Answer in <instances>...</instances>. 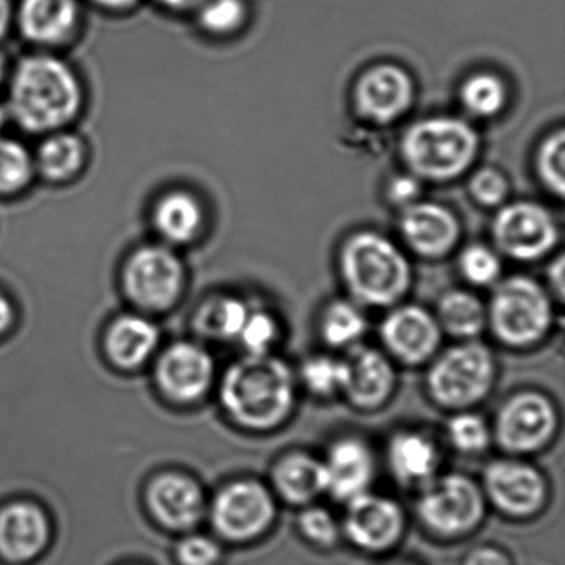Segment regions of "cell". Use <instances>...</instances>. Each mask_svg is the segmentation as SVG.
I'll return each instance as SVG.
<instances>
[{"label":"cell","instance_id":"44dd1931","mask_svg":"<svg viewBox=\"0 0 565 565\" xmlns=\"http://www.w3.org/2000/svg\"><path fill=\"white\" fill-rule=\"evenodd\" d=\"M148 498L154 515L173 529L193 527L201 521L206 508L200 486L177 472L154 479Z\"/></svg>","mask_w":565,"mask_h":565},{"label":"cell","instance_id":"8992f818","mask_svg":"<svg viewBox=\"0 0 565 565\" xmlns=\"http://www.w3.org/2000/svg\"><path fill=\"white\" fill-rule=\"evenodd\" d=\"M494 375L491 350L476 340H465L435 360L426 376V385L438 405L466 409L488 395Z\"/></svg>","mask_w":565,"mask_h":565},{"label":"cell","instance_id":"d6986e66","mask_svg":"<svg viewBox=\"0 0 565 565\" xmlns=\"http://www.w3.org/2000/svg\"><path fill=\"white\" fill-rule=\"evenodd\" d=\"M327 492L337 501L350 499L369 491L375 478V458L369 445L359 438H342L330 446L323 459Z\"/></svg>","mask_w":565,"mask_h":565},{"label":"cell","instance_id":"8fae6325","mask_svg":"<svg viewBox=\"0 0 565 565\" xmlns=\"http://www.w3.org/2000/svg\"><path fill=\"white\" fill-rule=\"evenodd\" d=\"M557 426V413L547 396L521 392L499 409L494 438L504 451L527 455L551 441Z\"/></svg>","mask_w":565,"mask_h":565},{"label":"cell","instance_id":"3957f363","mask_svg":"<svg viewBox=\"0 0 565 565\" xmlns=\"http://www.w3.org/2000/svg\"><path fill=\"white\" fill-rule=\"evenodd\" d=\"M340 277L355 303L392 307L412 287V266L395 243L375 231L347 237L339 253Z\"/></svg>","mask_w":565,"mask_h":565},{"label":"cell","instance_id":"9c48e42d","mask_svg":"<svg viewBox=\"0 0 565 565\" xmlns=\"http://www.w3.org/2000/svg\"><path fill=\"white\" fill-rule=\"evenodd\" d=\"M491 236L499 253L521 263H534L555 249L561 231L547 207L532 201H515L498 211Z\"/></svg>","mask_w":565,"mask_h":565},{"label":"cell","instance_id":"c3c4849f","mask_svg":"<svg viewBox=\"0 0 565 565\" xmlns=\"http://www.w3.org/2000/svg\"><path fill=\"white\" fill-rule=\"evenodd\" d=\"M94 2L108 11H127L134 8L138 0H94Z\"/></svg>","mask_w":565,"mask_h":565},{"label":"cell","instance_id":"ee69618b","mask_svg":"<svg viewBox=\"0 0 565 565\" xmlns=\"http://www.w3.org/2000/svg\"><path fill=\"white\" fill-rule=\"evenodd\" d=\"M548 279H551L552 287L557 290L558 296H564V287H565V267H564V257L558 256L557 260L552 264L551 269H548Z\"/></svg>","mask_w":565,"mask_h":565},{"label":"cell","instance_id":"4dcf8cb0","mask_svg":"<svg viewBox=\"0 0 565 565\" xmlns=\"http://www.w3.org/2000/svg\"><path fill=\"white\" fill-rule=\"evenodd\" d=\"M366 327L369 322L365 313L355 302H349V300H335L329 303L320 320L323 340L335 349L355 345L366 332Z\"/></svg>","mask_w":565,"mask_h":565},{"label":"cell","instance_id":"d4e9b609","mask_svg":"<svg viewBox=\"0 0 565 565\" xmlns=\"http://www.w3.org/2000/svg\"><path fill=\"white\" fill-rule=\"evenodd\" d=\"M160 332L157 326L141 316H121L107 332L110 359L124 369H135L147 362L157 349Z\"/></svg>","mask_w":565,"mask_h":565},{"label":"cell","instance_id":"d590c367","mask_svg":"<svg viewBox=\"0 0 565 565\" xmlns=\"http://www.w3.org/2000/svg\"><path fill=\"white\" fill-rule=\"evenodd\" d=\"M459 273L472 286H491L501 276V257L484 244H471L462 249L458 260Z\"/></svg>","mask_w":565,"mask_h":565},{"label":"cell","instance_id":"836d02e7","mask_svg":"<svg viewBox=\"0 0 565 565\" xmlns=\"http://www.w3.org/2000/svg\"><path fill=\"white\" fill-rule=\"evenodd\" d=\"M535 173L542 186L557 198L565 191V134L562 128L542 140L535 153Z\"/></svg>","mask_w":565,"mask_h":565},{"label":"cell","instance_id":"30bf717a","mask_svg":"<svg viewBox=\"0 0 565 565\" xmlns=\"http://www.w3.org/2000/svg\"><path fill=\"white\" fill-rule=\"evenodd\" d=\"M276 519V502L266 486L253 479L224 486L213 504L211 521L221 537L249 542L263 535Z\"/></svg>","mask_w":565,"mask_h":565},{"label":"cell","instance_id":"5bb4252c","mask_svg":"<svg viewBox=\"0 0 565 565\" xmlns=\"http://www.w3.org/2000/svg\"><path fill=\"white\" fill-rule=\"evenodd\" d=\"M405 515L398 502L363 492L347 502L343 531L355 547L372 554L388 551L402 537Z\"/></svg>","mask_w":565,"mask_h":565},{"label":"cell","instance_id":"b9f144b4","mask_svg":"<svg viewBox=\"0 0 565 565\" xmlns=\"http://www.w3.org/2000/svg\"><path fill=\"white\" fill-rule=\"evenodd\" d=\"M422 183L423 181L413 177L412 173L398 174V177L390 180L388 186H386V196H388V201L393 206H398L399 210H403V207L418 203L423 193Z\"/></svg>","mask_w":565,"mask_h":565},{"label":"cell","instance_id":"cb8c5ba5","mask_svg":"<svg viewBox=\"0 0 565 565\" xmlns=\"http://www.w3.org/2000/svg\"><path fill=\"white\" fill-rule=\"evenodd\" d=\"M274 488L290 504L306 505L327 492L326 466L313 456L296 452L277 462Z\"/></svg>","mask_w":565,"mask_h":565},{"label":"cell","instance_id":"e575fe53","mask_svg":"<svg viewBox=\"0 0 565 565\" xmlns=\"http://www.w3.org/2000/svg\"><path fill=\"white\" fill-rule=\"evenodd\" d=\"M446 438L456 451L462 455H481L489 448L492 433L488 423L471 412H461L449 419Z\"/></svg>","mask_w":565,"mask_h":565},{"label":"cell","instance_id":"bcb514c9","mask_svg":"<svg viewBox=\"0 0 565 565\" xmlns=\"http://www.w3.org/2000/svg\"><path fill=\"white\" fill-rule=\"evenodd\" d=\"M12 319H14V310L11 302L4 294H0V333H4L11 327Z\"/></svg>","mask_w":565,"mask_h":565},{"label":"cell","instance_id":"5b68a950","mask_svg":"<svg viewBox=\"0 0 565 565\" xmlns=\"http://www.w3.org/2000/svg\"><path fill=\"white\" fill-rule=\"evenodd\" d=\"M486 319L492 335L504 345H535L554 322L551 294L531 277H508L495 286L486 303Z\"/></svg>","mask_w":565,"mask_h":565},{"label":"cell","instance_id":"6da1fadb","mask_svg":"<svg viewBox=\"0 0 565 565\" xmlns=\"http://www.w3.org/2000/svg\"><path fill=\"white\" fill-rule=\"evenodd\" d=\"M82 102L81 82L64 61L31 55L12 75L8 115L28 134H55L77 118Z\"/></svg>","mask_w":565,"mask_h":565},{"label":"cell","instance_id":"7dc6e473","mask_svg":"<svg viewBox=\"0 0 565 565\" xmlns=\"http://www.w3.org/2000/svg\"><path fill=\"white\" fill-rule=\"evenodd\" d=\"M12 22L11 0H0V41L8 35Z\"/></svg>","mask_w":565,"mask_h":565},{"label":"cell","instance_id":"d6a6232c","mask_svg":"<svg viewBox=\"0 0 565 565\" xmlns=\"http://www.w3.org/2000/svg\"><path fill=\"white\" fill-rule=\"evenodd\" d=\"M196 12L198 24L204 32L226 38L246 25L249 6L246 0H204Z\"/></svg>","mask_w":565,"mask_h":565},{"label":"cell","instance_id":"681fc988","mask_svg":"<svg viewBox=\"0 0 565 565\" xmlns=\"http://www.w3.org/2000/svg\"><path fill=\"white\" fill-rule=\"evenodd\" d=\"M8 61H6L4 54L0 52V85L4 84L6 75H8Z\"/></svg>","mask_w":565,"mask_h":565},{"label":"cell","instance_id":"ba28073f","mask_svg":"<svg viewBox=\"0 0 565 565\" xmlns=\"http://www.w3.org/2000/svg\"><path fill=\"white\" fill-rule=\"evenodd\" d=\"M184 266L177 253L164 246L135 250L124 266L125 296L138 309L164 312L180 300L184 289Z\"/></svg>","mask_w":565,"mask_h":565},{"label":"cell","instance_id":"f6af8a7d","mask_svg":"<svg viewBox=\"0 0 565 565\" xmlns=\"http://www.w3.org/2000/svg\"><path fill=\"white\" fill-rule=\"evenodd\" d=\"M158 2L164 8L171 9V11L191 12L198 11L204 0H158Z\"/></svg>","mask_w":565,"mask_h":565},{"label":"cell","instance_id":"603a6c76","mask_svg":"<svg viewBox=\"0 0 565 565\" xmlns=\"http://www.w3.org/2000/svg\"><path fill=\"white\" fill-rule=\"evenodd\" d=\"M47 541V518L38 505L14 502L0 511V552L9 561H31Z\"/></svg>","mask_w":565,"mask_h":565},{"label":"cell","instance_id":"7c38bea8","mask_svg":"<svg viewBox=\"0 0 565 565\" xmlns=\"http://www.w3.org/2000/svg\"><path fill=\"white\" fill-rule=\"evenodd\" d=\"M415 94V82L405 68L379 64L356 78L353 105L363 120L385 127L398 121L413 107Z\"/></svg>","mask_w":565,"mask_h":565},{"label":"cell","instance_id":"f1b7e54d","mask_svg":"<svg viewBox=\"0 0 565 565\" xmlns=\"http://www.w3.org/2000/svg\"><path fill=\"white\" fill-rule=\"evenodd\" d=\"M247 316H249V307L237 297H214L198 309L194 316V329L207 339L221 340V342L237 340Z\"/></svg>","mask_w":565,"mask_h":565},{"label":"cell","instance_id":"ffe728a7","mask_svg":"<svg viewBox=\"0 0 565 565\" xmlns=\"http://www.w3.org/2000/svg\"><path fill=\"white\" fill-rule=\"evenodd\" d=\"M77 0H21L18 22L22 38L41 47L67 44L77 31Z\"/></svg>","mask_w":565,"mask_h":565},{"label":"cell","instance_id":"277c9868","mask_svg":"<svg viewBox=\"0 0 565 565\" xmlns=\"http://www.w3.org/2000/svg\"><path fill=\"white\" fill-rule=\"evenodd\" d=\"M478 131L456 117L416 121L399 143L403 163L419 181L448 183L462 177L478 158Z\"/></svg>","mask_w":565,"mask_h":565},{"label":"cell","instance_id":"60d3db41","mask_svg":"<svg viewBox=\"0 0 565 565\" xmlns=\"http://www.w3.org/2000/svg\"><path fill=\"white\" fill-rule=\"evenodd\" d=\"M220 557V545L206 535H190L178 547V558L183 565H214Z\"/></svg>","mask_w":565,"mask_h":565},{"label":"cell","instance_id":"2e32d148","mask_svg":"<svg viewBox=\"0 0 565 565\" xmlns=\"http://www.w3.org/2000/svg\"><path fill=\"white\" fill-rule=\"evenodd\" d=\"M380 337L390 355L408 365H418L435 355L443 332L433 313L409 303L396 307L383 319Z\"/></svg>","mask_w":565,"mask_h":565},{"label":"cell","instance_id":"8d00e7d4","mask_svg":"<svg viewBox=\"0 0 565 565\" xmlns=\"http://www.w3.org/2000/svg\"><path fill=\"white\" fill-rule=\"evenodd\" d=\"M300 380L313 395H335L342 390L343 360L329 355L312 356L300 366Z\"/></svg>","mask_w":565,"mask_h":565},{"label":"cell","instance_id":"9a60e30c","mask_svg":"<svg viewBox=\"0 0 565 565\" xmlns=\"http://www.w3.org/2000/svg\"><path fill=\"white\" fill-rule=\"evenodd\" d=\"M398 230L406 247L425 259L448 256L461 237L456 214L443 204L426 201L403 207Z\"/></svg>","mask_w":565,"mask_h":565},{"label":"cell","instance_id":"83f0119b","mask_svg":"<svg viewBox=\"0 0 565 565\" xmlns=\"http://www.w3.org/2000/svg\"><path fill=\"white\" fill-rule=\"evenodd\" d=\"M34 163L35 170L52 183L72 180L84 168V141L77 135L55 131L42 141Z\"/></svg>","mask_w":565,"mask_h":565},{"label":"cell","instance_id":"ac0fdd59","mask_svg":"<svg viewBox=\"0 0 565 565\" xmlns=\"http://www.w3.org/2000/svg\"><path fill=\"white\" fill-rule=\"evenodd\" d=\"M161 388L180 402H194L210 390L214 362L203 347L191 342L173 343L158 360Z\"/></svg>","mask_w":565,"mask_h":565},{"label":"cell","instance_id":"f546056e","mask_svg":"<svg viewBox=\"0 0 565 565\" xmlns=\"http://www.w3.org/2000/svg\"><path fill=\"white\" fill-rule=\"evenodd\" d=\"M462 107L472 117L492 118L504 110L508 104V88L498 75L478 72L466 78L459 90Z\"/></svg>","mask_w":565,"mask_h":565},{"label":"cell","instance_id":"74e56055","mask_svg":"<svg viewBox=\"0 0 565 565\" xmlns=\"http://www.w3.org/2000/svg\"><path fill=\"white\" fill-rule=\"evenodd\" d=\"M277 339H279V326L273 313L266 310H249V316L237 337L241 345L246 349L247 355L269 353Z\"/></svg>","mask_w":565,"mask_h":565},{"label":"cell","instance_id":"f35d334b","mask_svg":"<svg viewBox=\"0 0 565 565\" xmlns=\"http://www.w3.org/2000/svg\"><path fill=\"white\" fill-rule=\"evenodd\" d=\"M299 529L307 541L320 547H330L339 541L340 525L332 512L319 505H310L299 515Z\"/></svg>","mask_w":565,"mask_h":565},{"label":"cell","instance_id":"e0dca14e","mask_svg":"<svg viewBox=\"0 0 565 565\" xmlns=\"http://www.w3.org/2000/svg\"><path fill=\"white\" fill-rule=\"evenodd\" d=\"M395 369L388 356L370 347L353 345L343 359L340 393L360 409L380 408L395 388Z\"/></svg>","mask_w":565,"mask_h":565},{"label":"cell","instance_id":"7402d4cb","mask_svg":"<svg viewBox=\"0 0 565 565\" xmlns=\"http://www.w3.org/2000/svg\"><path fill=\"white\" fill-rule=\"evenodd\" d=\"M386 461L399 484L422 488L438 472L441 451L426 433L399 431L392 436L386 446Z\"/></svg>","mask_w":565,"mask_h":565},{"label":"cell","instance_id":"1f68e13d","mask_svg":"<svg viewBox=\"0 0 565 565\" xmlns=\"http://www.w3.org/2000/svg\"><path fill=\"white\" fill-rule=\"evenodd\" d=\"M34 158L11 138H0V196L21 193L34 178Z\"/></svg>","mask_w":565,"mask_h":565},{"label":"cell","instance_id":"7bdbcfd3","mask_svg":"<svg viewBox=\"0 0 565 565\" xmlns=\"http://www.w3.org/2000/svg\"><path fill=\"white\" fill-rule=\"evenodd\" d=\"M465 565H511L508 555L494 547H476L469 552Z\"/></svg>","mask_w":565,"mask_h":565},{"label":"cell","instance_id":"484cf974","mask_svg":"<svg viewBox=\"0 0 565 565\" xmlns=\"http://www.w3.org/2000/svg\"><path fill=\"white\" fill-rule=\"evenodd\" d=\"M203 223V206L198 198L188 191H171L154 206V230L164 241L177 246L196 239Z\"/></svg>","mask_w":565,"mask_h":565},{"label":"cell","instance_id":"7a4b0ae2","mask_svg":"<svg viewBox=\"0 0 565 565\" xmlns=\"http://www.w3.org/2000/svg\"><path fill=\"white\" fill-rule=\"evenodd\" d=\"M220 396L237 425L267 431L289 418L296 403V379L277 356L246 355L224 373Z\"/></svg>","mask_w":565,"mask_h":565},{"label":"cell","instance_id":"816d5d0a","mask_svg":"<svg viewBox=\"0 0 565 565\" xmlns=\"http://www.w3.org/2000/svg\"><path fill=\"white\" fill-rule=\"evenodd\" d=\"M395 565H409V564H395Z\"/></svg>","mask_w":565,"mask_h":565},{"label":"cell","instance_id":"ab89813d","mask_svg":"<svg viewBox=\"0 0 565 565\" xmlns=\"http://www.w3.org/2000/svg\"><path fill=\"white\" fill-rule=\"evenodd\" d=\"M469 194L484 207L501 206L509 194V181L501 171L486 167L475 171L468 183Z\"/></svg>","mask_w":565,"mask_h":565},{"label":"cell","instance_id":"f907efd6","mask_svg":"<svg viewBox=\"0 0 565 565\" xmlns=\"http://www.w3.org/2000/svg\"><path fill=\"white\" fill-rule=\"evenodd\" d=\"M6 120H8V110H6L2 105H0V130H2V127H4Z\"/></svg>","mask_w":565,"mask_h":565},{"label":"cell","instance_id":"52a82bcc","mask_svg":"<svg viewBox=\"0 0 565 565\" xmlns=\"http://www.w3.org/2000/svg\"><path fill=\"white\" fill-rule=\"evenodd\" d=\"M416 514L433 534L458 537L482 521L484 494L468 476H435L419 488Z\"/></svg>","mask_w":565,"mask_h":565},{"label":"cell","instance_id":"4fadbf2b","mask_svg":"<svg viewBox=\"0 0 565 565\" xmlns=\"http://www.w3.org/2000/svg\"><path fill=\"white\" fill-rule=\"evenodd\" d=\"M482 494L502 514L529 518L544 505L547 484L534 466L519 459H499L484 469Z\"/></svg>","mask_w":565,"mask_h":565},{"label":"cell","instance_id":"4316f807","mask_svg":"<svg viewBox=\"0 0 565 565\" xmlns=\"http://www.w3.org/2000/svg\"><path fill=\"white\" fill-rule=\"evenodd\" d=\"M439 329L455 339L475 340L488 327L486 303L468 290H448L436 306Z\"/></svg>","mask_w":565,"mask_h":565}]
</instances>
